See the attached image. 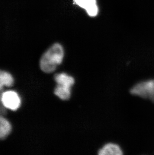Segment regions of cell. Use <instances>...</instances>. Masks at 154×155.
Instances as JSON below:
<instances>
[{
  "label": "cell",
  "mask_w": 154,
  "mask_h": 155,
  "mask_svg": "<svg viewBox=\"0 0 154 155\" xmlns=\"http://www.w3.org/2000/svg\"><path fill=\"white\" fill-rule=\"evenodd\" d=\"M130 93L154 103V79L138 83L130 89Z\"/></svg>",
  "instance_id": "3"
},
{
  "label": "cell",
  "mask_w": 154,
  "mask_h": 155,
  "mask_svg": "<svg viewBox=\"0 0 154 155\" xmlns=\"http://www.w3.org/2000/svg\"><path fill=\"white\" fill-rule=\"evenodd\" d=\"M74 3L80 7L85 9L90 17H95L98 15L99 9L96 0H74Z\"/></svg>",
  "instance_id": "4"
},
{
  "label": "cell",
  "mask_w": 154,
  "mask_h": 155,
  "mask_svg": "<svg viewBox=\"0 0 154 155\" xmlns=\"http://www.w3.org/2000/svg\"><path fill=\"white\" fill-rule=\"evenodd\" d=\"M0 101L4 108L12 111H16L22 105V98L17 91L8 90L0 94Z\"/></svg>",
  "instance_id": "2"
},
{
  "label": "cell",
  "mask_w": 154,
  "mask_h": 155,
  "mask_svg": "<svg viewBox=\"0 0 154 155\" xmlns=\"http://www.w3.org/2000/svg\"><path fill=\"white\" fill-rule=\"evenodd\" d=\"M3 108H4V107H3V105L2 104L1 102V101H0V114H3V113H4L3 112V111H4Z\"/></svg>",
  "instance_id": "9"
},
{
  "label": "cell",
  "mask_w": 154,
  "mask_h": 155,
  "mask_svg": "<svg viewBox=\"0 0 154 155\" xmlns=\"http://www.w3.org/2000/svg\"><path fill=\"white\" fill-rule=\"evenodd\" d=\"M14 78L9 72L0 70V91L4 87H10L14 84Z\"/></svg>",
  "instance_id": "8"
},
{
  "label": "cell",
  "mask_w": 154,
  "mask_h": 155,
  "mask_svg": "<svg viewBox=\"0 0 154 155\" xmlns=\"http://www.w3.org/2000/svg\"><path fill=\"white\" fill-rule=\"evenodd\" d=\"M64 50L61 44L55 43L43 54L40 60V69L46 73L54 72L64 59Z\"/></svg>",
  "instance_id": "1"
},
{
  "label": "cell",
  "mask_w": 154,
  "mask_h": 155,
  "mask_svg": "<svg viewBox=\"0 0 154 155\" xmlns=\"http://www.w3.org/2000/svg\"><path fill=\"white\" fill-rule=\"evenodd\" d=\"M10 122L3 114H0V140L6 139L12 132Z\"/></svg>",
  "instance_id": "7"
},
{
  "label": "cell",
  "mask_w": 154,
  "mask_h": 155,
  "mask_svg": "<svg viewBox=\"0 0 154 155\" xmlns=\"http://www.w3.org/2000/svg\"><path fill=\"white\" fill-rule=\"evenodd\" d=\"M54 80L57 85L63 87L71 88L75 84V78L73 76L65 72L57 73L54 76Z\"/></svg>",
  "instance_id": "5"
},
{
  "label": "cell",
  "mask_w": 154,
  "mask_h": 155,
  "mask_svg": "<svg viewBox=\"0 0 154 155\" xmlns=\"http://www.w3.org/2000/svg\"><path fill=\"white\" fill-rule=\"evenodd\" d=\"M100 155H122L123 154L120 147L116 143H108L98 151Z\"/></svg>",
  "instance_id": "6"
}]
</instances>
